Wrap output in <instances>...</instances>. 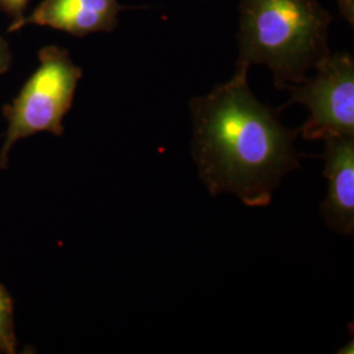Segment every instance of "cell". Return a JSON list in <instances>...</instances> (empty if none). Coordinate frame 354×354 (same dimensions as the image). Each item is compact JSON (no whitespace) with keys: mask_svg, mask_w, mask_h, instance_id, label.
Here are the masks:
<instances>
[{"mask_svg":"<svg viewBox=\"0 0 354 354\" xmlns=\"http://www.w3.org/2000/svg\"><path fill=\"white\" fill-rule=\"evenodd\" d=\"M192 156L212 196L231 193L250 207L268 206L282 178L299 168V129L282 125L279 112L259 102L248 70L190 100Z\"/></svg>","mask_w":354,"mask_h":354,"instance_id":"obj_1","label":"cell"},{"mask_svg":"<svg viewBox=\"0 0 354 354\" xmlns=\"http://www.w3.org/2000/svg\"><path fill=\"white\" fill-rule=\"evenodd\" d=\"M236 68L266 64L274 86L299 84L330 51L332 15L317 0H241Z\"/></svg>","mask_w":354,"mask_h":354,"instance_id":"obj_2","label":"cell"},{"mask_svg":"<svg viewBox=\"0 0 354 354\" xmlns=\"http://www.w3.org/2000/svg\"><path fill=\"white\" fill-rule=\"evenodd\" d=\"M82 76L83 70L74 64L68 50L49 45L38 51L37 68L3 108L7 131L0 147V171L7 168L19 140L38 133L64 136V118L73 106Z\"/></svg>","mask_w":354,"mask_h":354,"instance_id":"obj_3","label":"cell"},{"mask_svg":"<svg viewBox=\"0 0 354 354\" xmlns=\"http://www.w3.org/2000/svg\"><path fill=\"white\" fill-rule=\"evenodd\" d=\"M317 74L291 84V104H302L310 115L299 129L304 140L354 137V59L349 53H335L317 64Z\"/></svg>","mask_w":354,"mask_h":354,"instance_id":"obj_4","label":"cell"},{"mask_svg":"<svg viewBox=\"0 0 354 354\" xmlns=\"http://www.w3.org/2000/svg\"><path fill=\"white\" fill-rule=\"evenodd\" d=\"M127 10L118 0H42L33 12L8 26L13 33L24 26H48L75 37L113 32L118 15Z\"/></svg>","mask_w":354,"mask_h":354,"instance_id":"obj_5","label":"cell"},{"mask_svg":"<svg viewBox=\"0 0 354 354\" xmlns=\"http://www.w3.org/2000/svg\"><path fill=\"white\" fill-rule=\"evenodd\" d=\"M324 176L328 183L322 214L330 230L342 235L354 232V137L324 140Z\"/></svg>","mask_w":354,"mask_h":354,"instance_id":"obj_6","label":"cell"},{"mask_svg":"<svg viewBox=\"0 0 354 354\" xmlns=\"http://www.w3.org/2000/svg\"><path fill=\"white\" fill-rule=\"evenodd\" d=\"M17 348L12 297L0 283V353L13 354Z\"/></svg>","mask_w":354,"mask_h":354,"instance_id":"obj_7","label":"cell"},{"mask_svg":"<svg viewBox=\"0 0 354 354\" xmlns=\"http://www.w3.org/2000/svg\"><path fill=\"white\" fill-rule=\"evenodd\" d=\"M29 1L30 0H0V10L12 19L11 24H13L20 21L26 16Z\"/></svg>","mask_w":354,"mask_h":354,"instance_id":"obj_8","label":"cell"},{"mask_svg":"<svg viewBox=\"0 0 354 354\" xmlns=\"http://www.w3.org/2000/svg\"><path fill=\"white\" fill-rule=\"evenodd\" d=\"M12 51L7 39L0 36V75L6 74L12 66Z\"/></svg>","mask_w":354,"mask_h":354,"instance_id":"obj_9","label":"cell"}]
</instances>
